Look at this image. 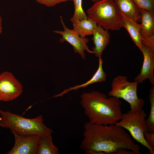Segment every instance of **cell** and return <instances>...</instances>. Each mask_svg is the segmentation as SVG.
Masks as SVG:
<instances>
[{
	"label": "cell",
	"instance_id": "6da1fadb",
	"mask_svg": "<svg viewBox=\"0 0 154 154\" xmlns=\"http://www.w3.org/2000/svg\"><path fill=\"white\" fill-rule=\"evenodd\" d=\"M80 148L86 153L139 154L140 147L123 127L86 122Z\"/></svg>",
	"mask_w": 154,
	"mask_h": 154
},
{
	"label": "cell",
	"instance_id": "7a4b0ae2",
	"mask_svg": "<svg viewBox=\"0 0 154 154\" xmlns=\"http://www.w3.org/2000/svg\"><path fill=\"white\" fill-rule=\"evenodd\" d=\"M80 104L91 123L108 125L115 124L122 114L119 100L114 97L108 98L96 91L84 92L80 96Z\"/></svg>",
	"mask_w": 154,
	"mask_h": 154
},
{
	"label": "cell",
	"instance_id": "3957f363",
	"mask_svg": "<svg viewBox=\"0 0 154 154\" xmlns=\"http://www.w3.org/2000/svg\"><path fill=\"white\" fill-rule=\"evenodd\" d=\"M0 126L11 129L18 134L23 135H37L42 137L53 132L43 123L41 115L36 118L28 119L9 111L0 110Z\"/></svg>",
	"mask_w": 154,
	"mask_h": 154
},
{
	"label": "cell",
	"instance_id": "277c9868",
	"mask_svg": "<svg viewBox=\"0 0 154 154\" xmlns=\"http://www.w3.org/2000/svg\"><path fill=\"white\" fill-rule=\"evenodd\" d=\"M94 3L87 10L88 17L106 31L119 30L122 15L114 0H101Z\"/></svg>",
	"mask_w": 154,
	"mask_h": 154
},
{
	"label": "cell",
	"instance_id": "5b68a950",
	"mask_svg": "<svg viewBox=\"0 0 154 154\" xmlns=\"http://www.w3.org/2000/svg\"><path fill=\"white\" fill-rule=\"evenodd\" d=\"M139 83L137 81L129 82L127 76L119 75L112 80L108 95L124 99L130 104V111L136 112L142 109L145 105V100L138 97L137 90Z\"/></svg>",
	"mask_w": 154,
	"mask_h": 154
},
{
	"label": "cell",
	"instance_id": "8992f818",
	"mask_svg": "<svg viewBox=\"0 0 154 154\" xmlns=\"http://www.w3.org/2000/svg\"><path fill=\"white\" fill-rule=\"evenodd\" d=\"M146 115L144 111L141 109L133 112L130 111L122 113L121 119L115 124L126 129L136 141L146 147L151 154H154V148L147 143L144 133L148 132L145 117Z\"/></svg>",
	"mask_w": 154,
	"mask_h": 154
},
{
	"label": "cell",
	"instance_id": "52a82bcc",
	"mask_svg": "<svg viewBox=\"0 0 154 154\" xmlns=\"http://www.w3.org/2000/svg\"><path fill=\"white\" fill-rule=\"evenodd\" d=\"M60 22L64 29V31L54 30L53 32L61 35L62 38L59 39L60 42L67 41L72 46L74 52L80 54L83 59H86L84 51L92 54H94L92 51L89 50L87 45L89 39L86 38H82L73 29H70L65 25L62 17L60 16Z\"/></svg>",
	"mask_w": 154,
	"mask_h": 154
},
{
	"label": "cell",
	"instance_id": "ba28073f",
	"mask_svg": "<svg viewBox=\"0 0 154 154\" xmlns=\"http://www.w3.org/2000/svg\"><path fill=\"white\" fill-rule=\"evenodd\" d=\"M21 83L11 72L5 71L0 74V101H11L23 92Z\"/></svg>",
	"mask_w": 154,
	"mask_h": 154
},
{
	"label": "cell",
	"instance_id": "9c48e42d",
	"mask_svg": "<svg viewBox=\"0 0 154 154\" xmlns=\"http://www.w3.org/2000/svg\"><path fill=\"white\" fill-rule=\"evenodd\" d=\"M14 145L7 154H37L41 136L37 135H23L11 131Z\"/></svg>",
	"mask_w": 154,
	"mask_h": 154
},
{
	"label": "cell",
	"instance_id": "30bf717a",
	"mask_svg": "<svg viewBox=\"0 0 154 154\" xmlns=\"http://www.w3.org/2000/svg\"><path fill=\"white\" fill-rule=\"evenodd\" d=\"M142 43L154 52V12L140 9Z\"/></svg>",
	"mask_w": 154,
	"mask_h": 154
},
{
	"label": "cell",
	"instance_id": "8fae6325",
	"mask_svg": "<svg viewBox=\"0 0 154 154\" xmlns=\"http://www.w3.org/2000/svg\"><path fill=\"white\" fill-rule=\"evenodd\" d=\"M141 51L143 56V66L140 74L135 78L134 81L142 83L147 79L151 84L154 85V52L146 45L142 43Z\"/></svg>",
	"mask_w": 154,
	"mask_h": 154
},
{
	"label": "cell",
	"instance_id": "7c38bea8",
	"mask_svg": "<svg viewBox=\"0 0 154 154\" xmlns=\"http://www.w3.org/2000/svg\"><path fill=\"white\" fill-rule=\"evenodd\" d=\"M92 35L94 46L92 51L96 57H101L103 51L110 43V34L108 31L97 25Z\"/></svg>",
	"mask_w": 154,
	"mask_h": 154
},
{
	"label": "cell",
	"instance_id": "4fadbf2b",
	"mask_svg": "<svg viewBox=\"0 0 154 154\" xmlns=\"http://www.w3.org/2000/svg\"><path fill=\"white\" fill-rule=\"evenodd\" d=\"M114 0L122 15L137 23L140 22V9L133 0Z\"/></svg>",
	"mask_w": 154,
	"mask_h": 154
},
{
	"label": "cell",
	"instance_id": "5bb4252c",
	"mask_svg": "<svg viewBox=\"0 0 154 154\" xmlns=\"http://www.w3.org/2000/svg\"><path fill=\"white\" fill-rule=\"evenodd\" d=\"M121 25L127 30L133 42L141 50L142 43L140 31V24L122 15Z\"/></svg>",
	"mask_w": 154,
	"mask_h": 154
},
{
	"label": "cell",
	"instance_id": "9a60e30c",
	"mask_svg": "<svg viewBox=\"0 0 154 154\" xmlns=\"http://www.w3.org/2000/svg\"><path fill=\"white\" fill-rule=\"evenodd\" d=\"M72 23L73 29L83 38L86 36L92 35L97 26L95 22L88 17L82 20H76Z\"/></svg>",
	"mask_w": 154,
	"mask_h": 154
},
{
	"label": "cell",
	"instance_id": "2e32d148",
	"mask_svg": "<svg viewBox=\"0 0 154 154\" xmlns=\"http://www.w3.org/2000/svg\"><path fill=\"white\" fill-rule=\"evenodd\" d=\"M103 62L101 57L99 58V66L98 69L92 77L89 80L84 84L77 85L73 87H71L68 89H65L61 94H60L58 95L59 96L62 95L71 90H76L81 88H84L94 83L105 81L107 74L103 70L102 67Z\"/></svg>",
	"mask_w": 154,
	"mask_h": 154
},
{
	"label": "cell",
	"instance_id": "e0dca14e",
	"mask_svg": "<svg viewBox=\"0 0 154 154\" xmlns=\"http://www.w3.org/2000/svg\"><path fill=\"white\" fill-rule=\"evenodd\" d=\"M51 134L41 137L37 154H59L53 142Z\"/></svg>",
	"mask_w": 154,
	"mask_h": 154
},
{
	"label": "cell",
	"instance_id": "ac0fdd59",
	"mask_svg": "<svg viewBox=\"0 0 154 154\" xmlns=\"http://www.w3.org/2000/svg\"><path fill=\"white\" fill-rule=\"evenodd\" d=\"M149 99L150 104L149 115L146 120L148 132L154 133V87L153 86L149 91Z\"/></svg>",
	"mask_w": 154,
	"mask_h": 154
},
{
	"label": "cell",
	"instance_id": "d6986e66",
	"mask_svg": "<svg viewBox=\"0 0 154 154\" xmlns=\"http://www.w3.org/2000/svg\"><path fill=\"white\" fill-rule=\"evenodd\" d=\"M74 3V12L71 19L72 22L76 20H82L88 18L82 7V0H72Z\"/></svg>",
	"mask_w": 154,
	"mask_h": 154
},
{
	"label": "cell",
	"instance_id": "ffe728a7",
	"mask_svg": "<svg viewBox=\"0 0 154 154\" xmlns=\"http://www.w3.org/2000/svg\"><path fill=\"white\" fill-rule=\"evenodd\" d=\"M140 9L154 12V0H133Z\"/></svg>",
	"mask_w": 154,
	"mask_h": 154
},
{
	"label": "cell",
	"instance_id": "44dd1931",
	"mask_svg": "<svg viewBox=\"0 0 154 154\" xmlns=\"http://www.w3.org/2000/svg\"><path fill=\"white\" fill-rule=\"evenodd\" d=\"M37 2L48 7H52L62 3L65 2L68 0H34Z\"/></svg>",
	"mask_w": 154,
	"mask_h": 154
},
{
	"label": "cell",
	"instance_id": "7402d4cb",
	"mask_svg": "<svg viewBox=\"0 0 154 154\" xmlns=\"http://www.w3.org/2000/svg\"><path fill=\"white\" fill-rule=\"evenodd\" d=\"M144 135L147 144L151 147L154 148V133L147 132L144 133Z\"/></svg>",
	"mask_w": 154,
	"mask_h": 154
},
{
	"label": "cell",
	"instance_id": "603a6c76",
	"mask_svg": "<svg viewBox=\"0 0 154 154\" xmlns=\"http://www.w3.org/2000/svg\"><path fill=\"white\" fill-rule=\"evenodd\" d=\"M2 31V18L0 15V35Z\"/></svg>",
	"mask_w": 154,
	"mask_h": 154
},
{
	"label": "cell",
	"instance_id": "cb8c5ba5",
	"mask_svg": "<svg viewBox=\"0 0 154 154\" xmlns=\"http://www.w3.org/2000/svg\"><path fill=\"white\" fill-rule=\"evenodd\" d=\"M90 0L93 3H95L96 2H97L101 0Z\"/></svg>",
	"mask_w": 154,
	"mask_h": 154
},
{
	"label": "cell",
	"instance_id": "d4e9b609",
	"mask_svg": "<svg viewBox=\"0 0 154 154\" xmlns=\"http://www.w3.org/2000/svg\"><path fill=\"white\" fill-rule=\"evenodd\" d=\"M68 1H72V0H68Z\"/></svg>",
	"mask_w": 154,
	"mask_h": 154
}]
</instances>
